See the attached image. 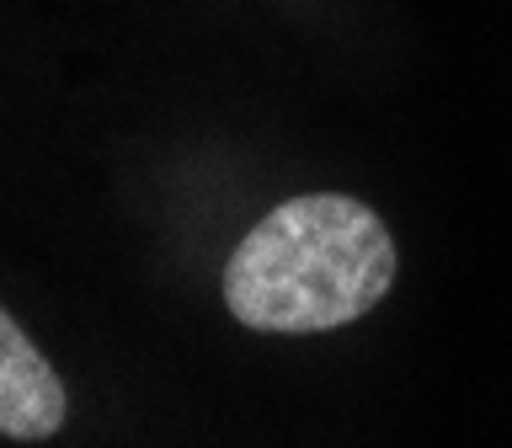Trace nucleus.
<instances>
[{"mask_svg":"<svg viewBox=\"0 0 512 448\" xmlns=\"http://www.w3.org/2000/svg\"><path fill=\"white\" fill-rule=\"evenodd\" d=\"M395 283V240L363 198L299 192L267 208L224 262V304L240 326L310 336L363 320Z\"/></svg>","mask_w":512,"mask_h":448,"instance_id":"1","label":"nucleus"},{"mask_svg":"<svg viewBox=\"0 0 512 448\" xmlns=\"http://www.w3.org/2000/svg\"><path fill=\"white\" fill-rule=\"evenodd\" d=\"M70 416V395L32 336L0 310V438L43 443Z\"/></svg>","mask_w":512,"mask_h":448,"instance_id":"2","label":"nucleus"}]
</instances>
